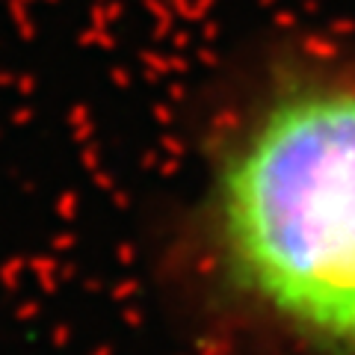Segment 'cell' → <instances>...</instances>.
<instances>
[{
	"label": "cell",
	"instance_id": "cell-1",
	"mask_svg": "<svg viewBox=\"0 0 355 355\" xmlns=\"http://www.w3.org/2000/svg\"><path fill=\"white\" fill-rule=\"evenodd\" d=\"M222 266L326 355H355V80H302L261 104L210 187Z\"/></svg>",
	"mask_w": 355,
	"mask_h": 355
}]
</instances>
